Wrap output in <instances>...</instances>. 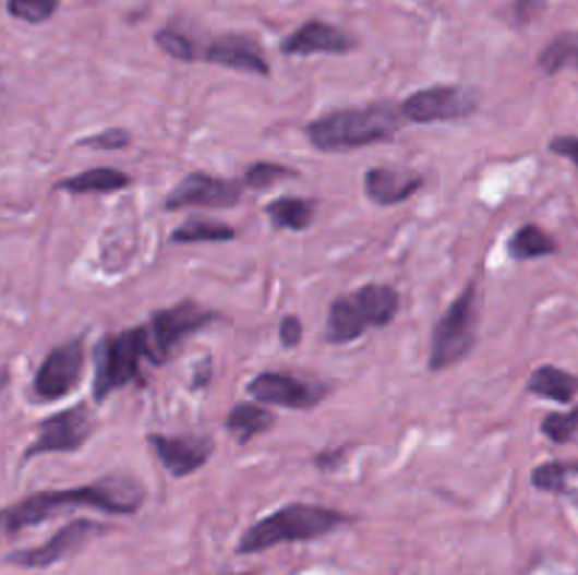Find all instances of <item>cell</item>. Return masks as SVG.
Listing matches in <instances>:
<instances>
[{
  "instance_id": "6da1fadb",
  "label": "cell",
  "mask_w": 578,
  "mask_h": 575,
  "mask_svg": "<svg viewBox=\"0 0 578 575\" xmlns=\"http://www.w3.org/2000/svg\"><path fill=\"white\" fill-rule=\"evenodd\" d=\"M144 505V486L133 477H105L91 486L65 488V491H40L14 505L0 507V530L9 536L51 519L65 507H96L103 514L133 516Z\"/></svg>"
},
{
  "instance_id": "7a4b0ae2",
  "label": "cell",
  "mask_w": 578,
  "mask_h": 575,
  "mask_svg": "<svg viewBox=\"0 0 578 575\" xmlns=\"http://www.w3.org/2000/svg\"><path fill=\"white\" fill-rule=\"evenodd\" d=\"M398 105H368V108H341L305 124L308 142L322 153H347V149L370 147L389 142L404 128Z\"/></svg>"
},
{
  "instance_id": "3957f363",
  "label": "cell",
  "mask_w": 578,
  "mask_h": 575,
  "mask_svg": "<svg viewBox=\"0 0 578 575\" xmlns=\"http://www.w3.org/2000/svg\"><path fill=\"white\" fill-rule=\"evenodd\" d=\"M353 516L345 511L325 505H311V502H291L282 505L279 511H274L272 516H263L245 528L243 536L238 541V553H260V550L277 548L286 541H308L320 539V536L330 534V530L350 525Z\"/></svg>"
},
{
  "instance_id": "277c9868",
  "label": "cell",
  "mask_w": 578,
  "mask_h": 575,
  "mask_svg": "<svg viewBox=\"0 0 578 575\" xmlns=\"http://www.w3.org/2000/svg\"><path fill=\"white\" fill-rule=\"evenodd\" d=\"M401 308V294L387 283H370L353 294H341L327 311L325 338L330 345H350L373 327H387Z\"/></svg>"
},
{
  "instance_id": "5b68a950",
  "label": "cell",
  "mask_w": 578,
  "mask_h": 575,
  "mask_svg": "<svg viewBox=\"0 0 578 575\" xmlns=\"http://www.w3.org/2000/svg\"><path fill=\"white\" fill-rule=\"evenodd\" d=\"M477 342V285L469 283L446 308L429 342V370L443 372L460 364Z\"/></svg>"
},
{
  "instance_id": "8992f818",
  "label": "cell",
  "mask_w": 578,
  "mask_h": 575,
  "mask_svg": "<svg viewBox=\"0 0 578 575\" xmlns=\"http://www.w3.org/2000/svg\"><path fill=\"white\" fill-rule=\"evenodd\" d=\"M147 359L142 327L105 336L94 350L96 379H94V398L105 400L110 393L122 390L142 379V361Z\"/></svg>"
},
{
  "instance_id": "52a82bcc",
  "label": "cell",
  "mask_w": 578,
  "mask_h": 575,
  "mask_svg": "<svg viewBox=\"0 0 578 575\" xmlns=\"http://www.w3.org/2000/svg\"><path fill=\"white\" fill-rule=\"evenodd\" d=\"M220 319L224 316L218 311H209V308L192 302V299L172 304V308H164V311H156L150 316V322L142 325L147 361L164 364V361L170 359V352L176 350V345H181L192 333L215 325Z\"/></svg>"
},
{
  "instance_id": "ba28073f",
  "label": "cell",
  "mask_w": 578,
  "mask_h": 575,
  "mask_svg": "<svg viewBox=\"0 0 578 575\" xmlns=\"http://www.w3.org/2000/svg\"><path fill=\"white\" fill-rule=\"evenodd\" d=\"M407 124L460 122L477 110V96L460 85H435L416 91L398 105Z\"/></svg>"
},
{
  "instance_id": "9c48e42d",
  "label": "cell",
  "mask_w": 578,
  "mask_h": 575,
  "mask_svg": "<svg viewBox=\"0 0 578 575\" xmlns=\"http://www.w3.org/2000/svg\"><path fill=\"white\" fill-rule=\"evenodd\" d=\"M91 434H94V415H91L85 404H76L43 420L40 429H37V438L32 440V446L26 448L23 457L32 460L37 454L80 452Z\"/></svg>"
},
{
  "instance_id": "30bf717a",
  "label": "cell",
  "mask_w": 578,
  "mask_h": 575,
  "mask_svg": "<svg viewBox=\"0 0 578 575\" xmlns=\"http://www.w3.org/2000/svg\"><path fill=\"white\" fill-rule=\"evenodd\" d=\"M82 367H85V342L82 338H71L65 345L55 347L43 359L35 375L37 400H60L74 393L82 379Z\"/></svg>"
},
{
  "instance_id": "8fae6325",
  "label": "cell",
  "mask_w": 578,
  "mask_h": 575,
  "mask_svg": "<svg viewBox=\"0 0 578 575\" xmlns=\"http://www.w3.org/2000/svg\"><path fill=\"white\" fill-rule=\"evenodd\" d=\"M96 534H105V525H99V522H91V519H74V522H69L65 528L57 530L51 539L43 541V544H37V548L14 550V553H9L7 562L14 564V567H26V570L51 567V564H57V562H62V559L74 555L76 550H80L85 541L94 539Z\"/></svg>"
},
{
  "instance_id": "7c38bea8",
  "label": "cell",
  "mask_w": 578,
  "mask_h": 575,
  "mask_svg": "<svg viewBox=\"0 0 578 575\" xmlns=\"http://www.w3.org/2000/svg\"><path fill=\"white\" fill-rule=\"evenodd\" d=\"M245 393L263 406H282V409H311L325 398L327 386L302 381L291 372H260L249 381Z\"/></svg>"
},
{
  "instance_id": "4fadbf2b",
  "label": "cell",
  "mask_w": 578,
  "mask_h": 575,
  "mask_svg": "<svg viewBox=\"0 0 578 575\" xmlns=\"http://www.w3.org/2000/svg\"><path fill=\"white\" fill-rule=\"evenodd\" d=\"M243 195V183L215 178L209 172H190L176 190L167 195L164 209H186V206H206V209H224V206H238Z\"/></svg>"
},
{
  "instance_id": "5bb4252c",
  "label": "cell",
  "mask_w": 578,
  "mask_h": 575,
  "mask_svg": "<svg viewBox=\"0 0 578 575\" xmlns=\"http://www.w3.org/2000/svg\"><path fill=\"white\" fill-rule=\"evenodd\" d=\"M147 443L172 477H190L197 468H204L215 452L212 438H197V434H150Z\"/></svg>"
},
{
  "instance_id": "9a60e30c",
  "label": "cell",
  "mask_w": 578,
  "mask_h": 575,
  "mask_svg": "<svg viewBox=\"0 0 578 575\" xmlns=\"http://www.w3.org/2000/svg\"><path fill=\"white\" fill-rule=\"evenodd\" d=\"M201 60L212 62V65L234 68V71H245V74L268 76V60L263 55V48L257 40L245 37V34H224L215 37L212 43L201 46Z\"/></svg>"
},
{
  "instance_id": "2e32d148",
  "label": "cell",
  "mask_w": 578,
  "mask_h": 575,
  "mask_svg": "<svg viewBox=\"0 0 578 575\" xmlns=\"http://www.w3.org/2000/svg\"><path fill=\"white\" fill-rule=\"evenodd\" d=\"M356 40L341 28L325 21L302 23L291 37L282 40V55L288 57H311V55H347L353 51Z\"/></svg>"
},
{
  "instance_id": "e0dca14e",
  "label": "cell",
  "mask_w": 578,
  "mask_h": 575,
  "mask_svg": "<svg viewBox=\"0 0 578 575\" xmlns=\"http://www.w3.org/2000/svg\"><path fill=\"white\" fill-rule=\"evenodd\" d=\"M423 187V178L416 172H401V169L373 167L364 176V192L378 206H398L409 201Z\"/></svg>"
},
{
  "instance_id": "ac0fdd59",
  "label": "cell",
  "mask_w": 578,
  "mask_h": 575,
  "mask_svg": "<svg viewBox=\"0 0 578 575\" xmlns=\"http://www.w3.org/2000/svg\"><path fill=\"white\" fill-rule=\"evenodd\" d=\"M130 176H124L122 169L110 167H94L85 172H76L71 178H62L57 183V190L69 192V195H108V192L128 190Z\"/></svg>"
},
{
  "instance_id": "d6986e66",
  "label": "cell",
  "mask_w": 578,
  "mask_h": 575,
  "mask_svg": "<svg viewBox=\"0 0 578 575\" xmlns=\"http://www.w3.org/2000/svg\"><path fill=\"white\" fill-rule=\"evenodd\" d=\"M525 390L531 395H539V398L556 400V404H573L578 395V379L573 372L558 370V367H537L531 372V379L525 384Z\"/></svg>"
},
{
  "instance_id": "ffe728a7",
  "label": "cell",
  "mask_w": 578,
  "mask_h": 575,
  "mask_svg": "<svg viewBox=\"0 0 578 575\" xmlns=\"http://www.w3.org/2000/svg\"><path fill=\"white\" fill-rule=\"evenodd\" d=\"M274 427V415L268 412V406L263 404H252V400H243L229 412L226 418V429L240 446H245L249 440H254L257 434L268 432Z\"/></svg>"
},
{
  "instance_id": "44dd1931",
  "label": "cell",
  "mask_w": 578,
  "mask_h": 575,
  "mask_svg": "<svg viewBox=\"0 0 578 575\" xmlns=\"http://www.w3.org/2000/svg\"><path fill=\"white\" fill-rule=\"evenodd\" d=\"M313 215H316V203L311 197H277L266 206V217L277 229L286 231H305L313 226Z\"/></svg>"
},
{
  "instance_id": "7402d4cb",
  "label": "cell",
  "mask_w": 578,
  "mask_h": 575,
  "mask_svg": "<svg viewBox=\"0 0 578 575\" xmlns=\"http://www.w3.org/2000/svg\"><path fill=\"white\" fill-rule=\"evenodd\" d=\"M556 251H558L556 240H553L547 231L539 229V226H533V224H528V226H522V229L514 231V237H510V243H508V254L514 260H519V263H525V260L547 257V254H556Z\"/></svg>"
},
{
  "instance_id": "603a6c76",
  "label": "cell",
  "mask_w": 578,
  "mask_h": 575,
  "mask_svg": "<svg viewBox=\"0 0 578 575\" xmlns=\"http://www.w3.org/2000/svg\"><path fill=\"white\" fill-rule=\"evenodd\" d=\"M238 231L226 224H215V220H186L184 226H178L170 235L172 243H226V240H234Z\"/></svg>"
},
{
  "instance_id": "cb8c5ba5",
  "label": "cell",
  "mask_w": 578,
  "mask_h": 575,
  "mask_svg": "<svg viewBox=\"0 0 578 575\" xmlns=\"http://www.w3.org/2000/svg\"><path fill=\"white\" fill-rule=\"evenodd\" d=\"M578 474V463L570 460H547L542 466L533 468V488L544 491V494H567L570 491V480Z\"/></svg>"
},
{
  "instance_id": "d4e9b609",
  "label": "cell",
  "mask_w": 578,
  "mask_h": 575,
  "mask_svg": "<svg viewBox=\"0 0 578 575\" xmlns=\"http://www.w3.org/2000/svg\"><path fill=\"white\" fill-rule=\"evenodd\" d=\"M537 62L544 74H558L565 68H576L578 71V34H558L556 40L544 46Z\"/></svg>"
},
{
  "instance_id": "484cf974",
  "label": "cell",
  "mask_w": 578,
  "mask_h": 575,
  "mask_svg": "<svg viewBox=\"0 0 578 575\" xmlns=\"http://www.w3.org/2000/svg\"><path fill=\"white\" fill-rule=\"evenodd\" d=\"M156 46L161 48L164 55L181 62H195L201 60V46L192 40L190 34L178 32V28H161L156 34Z\"/></svg>"
},
{
  "instance_id": "4316f807",
  "label": "cell",
  "mask_w": 578,
  "mask_h": 575,
  "mask_svg": "<svg viewBox=\"0 0 578 575\" xmlns=\"http://www.w3.org/2000/svg\"><path fill=\"white\" fill-rule=\"evenodd\" d=\"M288 178H297V172L288 167H282V164H274V161H260V164H252V167L245 169L243 176V187L245 190H268V187H274V183L279 181H288Z\"/></svg>"
},
{
  "instance_id": "83f0119b",
  "label": "cell",
  "mask_w": 578,
  "mask_h": 575,
  "mask_svg": "<svg viewBox=\"0 0 578 575\" xmlns=\"http://www.w3.org/2000/svg\"><path fill=\"white\" fill-rule=\"evenodd\" d=\"M542 434L553 443H567L578 434V406H573L570 412H556L547 415L542 420Z\"/></svg>"
},
{
  "instance_id": "f1b7e54d",
  "label": "cell",
  "mask_w": 578,
  "mask_h": 575,
  "mask_svg": "<svg viewBox=\"0 0 578 575\" xmlns=\"http://www.w3.org/2000/svg\"><path fill=\"white\" fill-rule=\"evenodd\" d=\"M57 7L60 0H9V14L23 23H46Z\"/></svg>"
},
{
  "instance_id": "f546056e",
  "label": "cell",
  "mask_w": 578,
  "mask_h": 575,
  "mask_svg": "<svg viewBox=\"0 0 578 575\" xmlns=\"http://www.w3.org/2000/svg\"><path fill=\"white\" fill-rule=\"evenodd\" d=\"M82 147H94V149H108V153H116V149H124L133 144V135L130 130L124 128H108L103 133L88 135V139H82Z\"/></svg>"
},
{
  "instance_id": "4dcf8cb0",
  "label": "cell",
  "mask_w": 578,
  "mask_h": 575,
  "mask_svg": "<svg viewBox=\"0 0 578 575\" xmlns=\"http://www.w3.org/2000/svg\"><path fill=\"white\" fill-rule=\"evenodd\" d=\"M551 149L556 156L573 161V167L578 169V135H553Z\"/></svg>"
},
{
  "instance_id": "1f68e13d",
  "label": "cell",
  "mask_w": 578,
  "mask_h": 575,
  "mask_svg": "<svg viewBox=\"0 0 578 575\" xmlns=\"http://www.w3.org/2000/svg\"><path fill=\"white\" fill-rule=\"evenodd\" d=\"M279 342L282 347H297L302 342V322L300 316H286L279 322Z\"/></svg>"
},
{
  "instance_id": "d6a6232c",
  "label": "cell",
  "mask_w": 578,
  "mask_h": 575,
  "mask_svg": "<svg viewBox=\"0 0 578 575\" xmlns=\"http://www.w3.org/2000/svg\"><path fill=\"white\" fill-rule=\"evenodd\" d=\"M347 448H327V452H320L313 457V466L320 468V471H336V468L345 463Z\"/></svg>"
},
{
  "instance_id": "836d02e7",
  "label": "cell",
  "mask_w": 578,
  "mask_h": 575,
  "mask_svg": "<svg viewBox=\"0 0 578 575\" xmlns=\"http://www.w3.org/2000/svg\"><path fill=\"white\" fill-rule=\"evenodd\" d=\"M7 384H9V372L3 370V367H0V390H3Z\"/></svg>"
}]
</instances>
